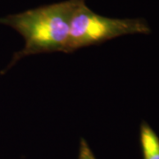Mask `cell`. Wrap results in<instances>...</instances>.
<instances>
[{
    "mask_svg": "<svg viewBox=\"0 0 159 159\" xmlns=\"http://www.w3.org/2000/svg\"><path fill=\"white\" fill-rule=\"evenodd\" d=\"M82 1H63L1 18V24L12 28L25 40L24 48L14 53L4 72L27 56L54 51L66 52L71 20Z\"/></svg>",
    "mask_w": 159,
    "mask_h": 159,
    "instance_id": "1",
    "label": "cell"
},
{
    "mask_svg": "<svg viewBox=\"0 0 159 159\" xmlns=\"http://www.w3.org/2000/svg\"><path fill=\"white\" fill-rule=\"evenodd\" d=\"M83 0L77 6L71 20L66 52L97 45L119 36L149 34L150 28L142 19H113L97 14Z\"/></svg>",
    "mask_w": 159,
    "mask_h": 159,
    "instance_id": "2",
    "label": "cell"
},
{
    "mask_svg": "<svg viewBox=\"0 0 159 159\" xmlns=\"http://www.w3.org/2000/svg\"><path fill=\"white\" fill-rule=\"evenodd\" d=\"M78 159H97L95 155L93 154L91 148H89L88 142L85 139L81 138L80 142V150Z\"/></svg>",
    "mask_w": 159,
    "mask_h": 159,
    "instance_id": "4",
    "label": "cell"
},
{
    "mask_svg": "<svg viewBox=\"0 0 159 159\" xmlns=\"http://www.w3.org/2000/svg\"><path fill=\"white\" fill-rule=\"evenodd\" d=\"M140 143L143 159H159V137L146 121L140 126Z\"/></svg>",
    "mask_w": 159,
    "mask_h": 159,
    "instance_id": "3",
    "label": "cell"
}]
</instances>
